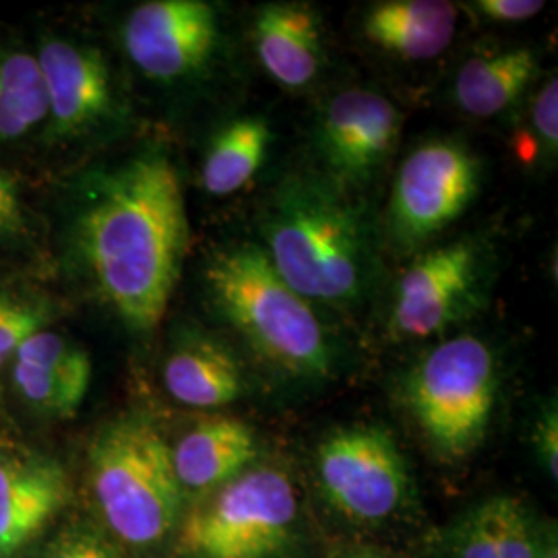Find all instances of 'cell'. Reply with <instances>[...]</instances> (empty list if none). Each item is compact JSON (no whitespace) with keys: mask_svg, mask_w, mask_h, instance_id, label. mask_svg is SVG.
I'll list each match as a JSON object with an SVG mask.
<instances>
[{"mask_svg":"<svg viewBox=\"0 0 558 558\" xmlns=\"http://www.w3.org/2000/svg\"><path fill=\"white\" fill-rule=\"evenodd\" d=\"M179 172L156 149L94 174L71 223L75 260L101 302L133 331L160 325L189 251Z\"/></svg>","mask_w":558,"mask_h":558,"instance_id":"1","label":"cell"},{"mask_svg":"<svg viewBox=\"0 0 558 558\" xmlns=\"http://www.w3.org/2000/svg\"><path fill=\"white\" fill-rule=\"evenodd\" d=\"M46 558H119L110 546L89 534H66L54 542Z\"/></svg>","mask_w":558,"mask_h":558,"instance_id":"29","label":"cell"},{"mask_svg":"<svg viewBox=\"0 0 558 558\" xmlns=\"http://www.w3.org/2000/svg\"><path fill=\"white\" fill-rule=\"evenodd\" d=\"M218 15L201 0H149L135 7L122 27V44L149 80H189L211 60L218 46Z\"/></svg>","mask_w":558,"mask_h":558,"instance_id":"10","label":"cell"},{"mask_svg":"<svg viewBox=\"0 0 558 558\" xmlns=\"http://www.w3.org/2000/svg\"><path fill=\"white\" fill-rule=\"evenodd\" d=\"M532 126L542 149L557 156L558 149V81L550 77L542 87L532 108Z\"/></svg>","mask_w":558,"mask_h":558,"instance_id":"26","label":"cell"},{"mask_svg":"<svg viewBox=\"0 0 558 558\" xmlns=\"http://www.w3.org/2000/svg\"><path fill=\"white\" fill-rule=\"evenodd\" d=\"M89 484L108 527L133 546H151L179 523L172 447L151 420L122 416L89 447Z\"/></svg>","mask_w":558,"mask_h":558,"instance_id":"4","label":"cell"},{"mask_svg":"<svg viewBox=\"0 0 558 558\" xmlns=\"http://www.w3.org/2000/svg\"><path fill=\"white\" fill-rule=\"evenodd\" d=\"M534 445L539 463L550 478L558 480V414L557 405H546L534 430Z\"/></svg>","mask_w":558,"mask_h":558,"instance_id":"27","label":"cell"},{"mask_svg":"<svg viewBox=\"0 0 558 558\" xmlns=\"http://www.w3.org/2000/svg\"><path fill=\"white\" fill-rule=\"evenodd\" d=\"M260 66L283 89H304L319 77L325 46L317 13L302 2L263 4L253 23Z\"/></svg>","mask_w":558,"mask_h":558,"instance_id":"15","label":"cell"},{"mask_svg":"<svg viewBox=\"0 0 558 558\" xmlns=\"http://www.w3.org/2000/svg\"><path fill=\"white\" fill-rule=\"evenodd\" d=\"M9 371L17 396L32 410L54 418L75 416L92 385L89 354L50 327L21 343Z\"/></svg>","mask_w":558,"mask_h":558,"instance_id":"13","label":"cell"},{"mask_svg":"<svg viewBox=\"0 0 558 558\" xmlns=\"http://www.w3.org/2000/svg\"><path fill=\"white\" fill-rule=\"evenodd\" d=\"M69 499L59 461L34 453H0V555L36 538Z\"/></svg>","mask_w":558,"mask_h":558,"instance_id":"14","label":"cell"},{"mask_svg":"<svg viewBox=\"0 0 558 558\" xmlns=\"http://www.w3.org/2000/svg\"><path fill=\"white\" fill-rule=\"evenodd\" d=\"M453 548L456 558H499L493 499L482 502L459 523Z\"/></svg>","mask_w":558,"mask_h":558,"instance_id":"24","label":"cell"},{"mask_svg":"<svg viewBox=\"0 0 558 558\" xmlns=\"http://www.w3.org/2000/svg\"><path fill=\"white\" fill-rule=\"evenodd\" d=\"M260 232V248L279 278L311 304H352L375 278L366 223L319 180H286L269 199Z\"/></svg>","mask_w":558,"mask_h":558,"instance_id":"2","label":"cell"},{"mask_svg":"<svg viewBox=\"0 0 558 558\" xmlns=\"http://www.w3.org/2000/svg\"><path fill=\"white\" fill-rule=\"evenodd\" d=\"M36 60L48 106V140H85L117 114L112 73L98 48L50 36Z\"/></svg>","mask_w":558,"mask_h":558,"instance_id":"11","label":"cell"},{"mask_svg":"<svg viewBox=\"0 0 558 558\" xmlns=\"http://www.w3.org/2000/svg\"><path fill=\"white\" fill-rule=\"evenodd\" d=\"M482 257L476 244L459 240L414 260L396 288L389 329L398 339L437 336L482 304Z\"/></svg>","mask_w":558,"mask_h":558,"instance_id":"9","label":"cell"},{"mask_svg":"<svg viewBox=\"0 0 558 558\" xmlns=\"http://www.w3.org/2000/svg\"><path fill=\"white\" fill-rule=\"evenodd\" d=\"M542 558H558L557 539L546 538V546H544Z\"/></svg>","mask_w":558,"mask_h":558,"instance_id":"30","label":"cell"},{"mask_svg":"<svg viewBox=\"0 0 558 558\" xmlns=\"http://www.w3.org/2000/svg\"><path fill=\"white\" fill-rule=\"evenodd\" d=\"M497 387L490 345L476 336H458L435 345L410 371L405 401L440 456L461 459L486 437Z\"/></svg>","mask_w":558,"mask_h":558,"instance_id":"5","label":"cell"},{"mask_svg":"<svg viewBox=\"0 0 558 558\" xmlns=\"http://www.w3.org/2000/svg\"><path fill=\"white\" fill-rule=\"evenodd\" d=\"M48 106L34 52L0 46V147L17 145L46 126Z\"/></svg>","mask_w":558,"mask_h":558,"instance_id":"21","label":"cell"},{"mask_svg":"<svg viewBox=\"0 0 558 558\" xmlns=\"http://www.w3.org/2000/svg\"><path fill=\"white\" fill-rule=\"evenodd\" d=\"M536 71L538 59L527 48L474 57L458 71V106L474 119L499 117L523 96Z\"/></svg>","mask_w":558,"mask_h":558,"instance_id":"19","label":"cell"},{"mask_svg":"<svg viewBox=\"0 0 558 558\" xmlns=\"http://www.w3.org/2000/svg\"><path fill=\"white\" fill-rule=\"evenodd\" d=\"M255 458V433L230 416L203 420L172 447L180 488L193 493H214L248 470Z\"/></svg>","mask_w":558,"mask_h":558,"instance_id":"16","label":"cell"},{"mask_svg":"<svg viewBox=\"0 0 558 558\" xmlns=\"http://www.w3.org/2000/svg\"><path fill=\"white\" fill-rule=\"evenodd\" d=\"M480 15L495 23H521L534 20L546 7L542 0H478L474 2Z\"/></svg>","mask_w":558,"mask_h":558,"instance_id":"28","label":"cell"},{"mask_svg":"<svg viewBox=\"0 0 558 558\" xmlns=\"http://www.w3.org/2000/svg\"><path fill=\"white\" fill-rule=\"evenodd\" d=\"M493 507L499 558H542L546 539L539 542L521 502L513 497H495Z\"/></svg>","mask_w":558,"mask_h":558,"instance_id":"23","label":"cell"},{"mask_svg":"<svg viewBox=\"0 0 558 558\" xmlns=\"http://www.w3.org/2000/svg\"><path fill=\"white\" fill-rule=\"evenodd\" d=\"M205 283L221 317L265 362L294 377L331 373V343L313 304L279 278L259 244L218 251Z\"/></svg>","mask_w":558,"mask_h":558,"instance_id":"3","label":"cell"},{"mask_svg":"<svg viewBox=\"0 0 558 558\" xmlns=\"http://www.w3.org/2000/svg\"><path fill=\"white\" fill-rule=\"evenodd\" d=\"M317 478L325 499L362 523L396 515L410 493L405 459L379 426L331 433L317 449Z\"/></svg>","mask_w":558,"mask_h":558,"instance_id":"7","label":"cell"},{"mask_svg":"<svg viewBox=\"0 0 558 558\" xmlns=\"http://www.w3.org/2000/svg\"><path fill=\"white\" fill-rule=\"evenodd\" d=\"M29 223L20 179L0 168V251L15 248L29 234Z\"/></svg>","mask_w":558,"mask_h":558,"instance_id":"25","label":"cell"},{"mask_svg":"<svg viewBox=\"0 0 558 558\" xmlns=\"http://www.w3.org/2000/svg\"><path fill=\"white\" fill-rule=\"evenodd\" d=\"M271 145V129L259 117L228 122L211 140L201 168L203 189L214 197L239 193L259 172Z\"/></svg>","mask_w":558,"mask_h":558,"instance_id":"20","label":"cell"},{"mask_svg":"<svg viewBox=\"0 0 558 558\" xmlns=\"http://www.w3.org/2000/svg\"><path fill=\"white\" fill-rule=\"evenodd\" d=\"M458 7L445 0H387L373 4L362 32L380 50L403 60H430L456 38Z\"/></svg>","mask_w":558,"mask_h":558,"instance_id":"17","label":"cell"},{"mask_svg":"<svg viewBox=\"0 0 558 558\" xmlns=\"http://www.w3.org/2000/svg\"><path fill=\"white\" fill-rule=\"evenodd\" d=\"M480 163L458 141L422 143L399 166L389 218L401 244L414 246L442 232L476 197Z\"/></svg>","mask_w":558,"mask_h":558,"instance_id":"8","label":"cell"},{"mask_svg":"<svg viewBox=\"0 0 558 558\" xmlns=\"http://www.w3.org/2000/svg\"><path fill=\"white\" fill-rule=\"evenodd\" d=\"M57 304L48 294L27 288H0V373L11 364L21 343L48 329Z\"/></svg>","mask_w":558,"mask_h":558,"instance_id":"22","label":"cell"},{"mask_svg":"<svg viewBox=\"0 0 558 558\" xmlns=\"http://www.w3.org/2000/svg\"><path fill=\"white\" fill-rule=\"evenodd\" d=\"M166 391L186 408L214 410L242 396L244 380L232 352L216 339L186 336L163 362Z\"/></svg>","mask_w":558,"mask_h":558,"instance_id":"18","label":"cell"},{"mask_svg":"<svg viewBox=\"0 0 558 558\" xmlns=\"http://www.w3.org/2000/svg\"><path fill=\"white\" fill-rule=\"evenodd\" d=\"M352 558H387L383 557V555H375V553H360V555H354Z\"/></svg>","mask_w":558,"mask_h":558,"instance_id":"31","label":"cell"},{"mask_svg":"<svg viewBox=\"0 0 558 558\" xmlns=\"http://www.w3.org/2000/svg\"><path fill=\"white\" fill-rule=\"evenodd\" d=\"M299 497L276 468H248L184 518L179 548L186 558H274L290 544Z\"/></svg>","mask_w":558,"mask_h":558,"instance_id":"6","label":"cell"},{"mask_svg":"<svg viewBox=\"0 0 558 558\" xmlns=\"http://www.w3.org/2000/svg\"><path fill=\"white\" fill-rule=\"evenodd\" d=\"M403 119L373 89H345L327 101L317 126L320 160L345 184H364L389 160Z\"/></svg>","mask_w":558,"mask_h":558,"instance_id":"12","label":"cell"}]
</instances>
